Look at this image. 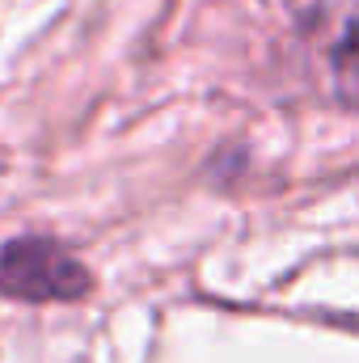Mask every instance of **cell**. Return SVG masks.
I'll use <instances>...</instances> for the list:
<instances>
[{
  "mask_svg": "<svg viewBox=\"0 0 359 363\" xmlns=\"http://www.w3.org/2000/svg\"><path fill=\"white\" fill-rule=\"evenodd\" d=\"M93 274L51 237H13L0 245V291L26 304H68L89 296Z\"/></svg>",
  "mask_w": 359,
  "mask_h": 363,
  "instance_id": "cell-1",
  "label": "cell"
},
{
  "mask_svg": "<svg viewBox=\"0 0 359 363\" xmlns=\"http://www.w3.org/2000/svg\"><path fill=\"white\" fill-rule=\"evenodd\" d=\"M313 30H326V64L334 97L359 110V0H330Z\"/></svg>",
  "mask_w": 359,
  "mask_h": 363,
  "instance_id": "cell-2",
  "label": "cell"
},
{
  "mask_svg": "<svg viewBox=\"0 0 359 363\" xmlns=\"http://www.w3.org/2000/svg\"><path fill=\"white\" fill-rule=\"evenodd\" d=\"M270 4H279L292 21H300V26H309V30H313V26H317V17L326 13V4H330V0H270Z\"/></svg>",
  "mask_w": 359,
  "mask_h": 363,
  "instance_id": "cell-3",
  "label": "cell"
}]
</instances>
